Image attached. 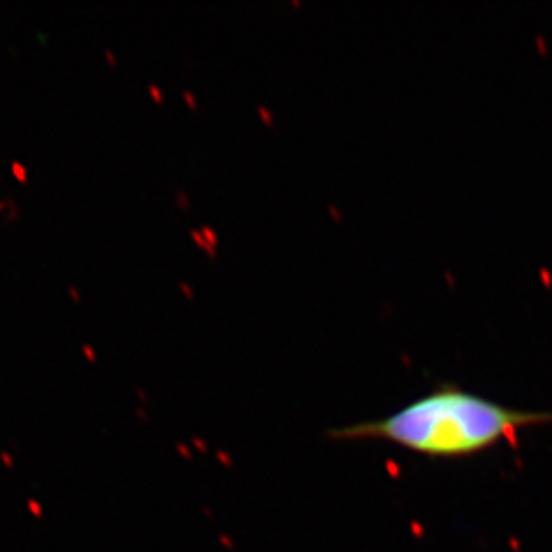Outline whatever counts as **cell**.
<instances>
[{"mask_svg":"<svg viewBox=\"0 0 552 552\" xmlns=\"http://www.w3.org/2000/svg\"><path fill=\"white\" fill-rule=\"evenodd\" d=\"M552 424V411L510 408L459 384L433 391L376 420L334 427L336 441H384L429 459H465L511 441L527 427Z\"/></svg>","mask_w":552,"mask_h":552,"instance_id":"obj_1","label":"cell"},{"mask_svg":"<svg viewBox=\"0 0 552 552\" xmlns=\"http://www.w3.org/2000/svg\"><path fill=\"white\" fill-rule=\"evenodd\" d=\"M150 92H152V95H154L156 99H158V102H161V100H163V95H161V92H159V90L156 88L154 84L150 86Z\"/></svg>","mask_w":552,"mask_h":552,"instance_id":"obj_2","label":"cell"},{"mask_svg":"<svg viewBox=\"0 0 552 552\" xmlns=\"http://www.w3.org/2000/svg\"><path fill=\"white\" fill-rule=\"evenodd\" d=\"M184 97H186V99H188V102H190V106H195V102H193V97H191L190 93H188V92H184Z\"/></svg>","mask_w":552,"mask_h":552,"instance_id":"obj_3","label":"cell"}]
</instances>
